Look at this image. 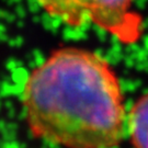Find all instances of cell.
<instances>
[{
    "instance_id": "obj_3",
    "label": "cell",
    "mask_w": 148,
    "mask_h": 148,
    "mask_svg": "<svg viewBox=\"0 0 148 148\" xmlns=\"http://www.w3.org/2000/svg\"><path fill=\"white\" fill-rule=\"evenodd\" d=\"M128 131L134 148H148V93L132 106L128 114Z\"/></svg>"
},
{
    "instance_id": "obj_1",
    "label": "cell",
    "mask_w": 148,
    "mask_h": 148,
    "mask_svg": "<svg viewBox=\"0 0 148 148\" xmlns=\"http://www.w3.org/2000/svg\"><path fill=\"white\" fill-rule=\"evenodd\" d=\"M33 137L64 148H115L124 137L121 84L109 62L86 49L55 51L24 84Z\"/></svg>"
},
{
    "instance_id": "obj_2",
    "label": "cell",
    "mask_w": 148,
    "mask_h": 148,
    "mask_svg": "<svg viewBox=\"0 0 148 148\" xmlns=\"http://www.w3.org/2000/svg\"><path fill=\"white\" fill-rule=\"evenodd\" d=\"M49 16L73 27L92 23L123 44L142 36L143 19L132 9L133 0H37Z\"/></svg>"
}]
</instances>
